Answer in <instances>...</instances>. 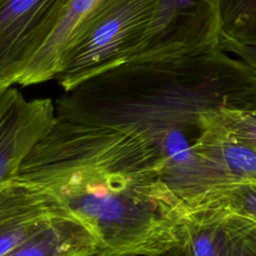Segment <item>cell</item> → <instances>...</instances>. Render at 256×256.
Segmentation results:
<instances>
[{
  "mask_svg": "<svg viewBox=\"0 0 256 256\" xmlns=\"http://www.w3.org/2000/svg\"><path fill=\"white\" fill-rule=\"evenodd\" d=\"M55 115L139 134L163 161L170 208L205 203L213 177L199 151L225 108H256V70L219 47L164 59H134L93 76L56 102Z\"/></svg>",
  "mask_w": 256,
  "mask_h": 256,
  "instance_id": "1",
  "label": "cell"
},
{
  "mask_svg": "<svg viewBox=\"0 0 256 256\" xmlns=\"http://www.w3.org/2000/svg\"><path fill=\"white\" fill-rule=\"evenodd\" d=\"M12 180L56 196L95 236V256H161L182 246L142 144L122 129L56 118Z\"/></svg>",
  "mask_w": 256,
  "mask_h": 256,
  "instance_id": "2",
  "label": "cell"
},
{
  "mask_svg": "<svg viewBox=\"0 0 256 256\" xmlns=\"http://www.w3.org/2000/svg\"><path fill=\"white\" fill-rule=\"evenodd\" d=\"M159 0H100L73 33L54 78L67 92L132 60L139 52Z\"/></svg>",
  "mask_w": 256,
  "mask_h": 256,
  "instance_id": "3",
  "label": "cell"
},
{
  "mask_svg": "<svg viewBox=\"0 0 256 256\" xmlns=\"http://www.w3.org/2000/svg\"><path fill=\"white\" fill-rule=\"evenodd\" d=\"M221 0H159L138 54L152 60L219 47Z\"/></svg>",
  "mask_w": 256,
  "mask_h": 256,
  "instance_id": "4",
  "label": "cell"
},
{
  "mask_svg": "<svg viewBox=\"0 0 256 256\" xmlns=\"http://www.w3.org/2000/svg\"><path fill=\"white\" fill-rule=\"evenodd\" d=\"M64 0H0V90L17 84Z\"/></svg>",
  "mask_w": 256,
  "mask_h": 256,
  "instance_id": "5",
  "label": "cell"
},
{
  "mask_svg": "<svg viewBox=\"0 0 256 256\" xmlns=\"http://www.w3.org/2000/svg\"><path fill=\"white\" fill-rule=\"evenodd\" d=\"M73 215L53 194L9 181L0 185V256H6L52 220Z\"/></svg>",
  "mask_w": 256,
  "mask_h": 256,
  "instance_id": "6",
  "label": "cell"
},
{
  "mask_svg": "<svg viewBox=\"0 0 256 256\" xmlns=\"http://www.w3.org/2000/svg\"><path fill=\"white\" fill-rule=\"evenodd\" d=\"M56 120L51 99L26 100L19 92L0 120V185L15 176L20 164Z\"/></svg>",
  "mask_w": 256,
  "mask_h": 256,
  "instance_id": "7",
  "label": "cell"
},
{
  "mask_svg": "<svg viewBox=\"0 0 256 256\" xmlns=\"http://www.w3.org/2000/svg\"><path fill=\"white\" fill-rule=\"evenodd\" d=\"M186 256H256V219L220 214L180 225Z\"/></svg>",
  "mask_w": 256,
  "mask_h": 256,
  "instance_id": "8",
  "label": "cell"
},
{
  "mask_svg": "<svg viewBox=\"0 0 256 256\" xmlns=\"http://www.w3.org/2000/svg\"><path fill=\"white\" fill-rule=\"evenodd\" d=\"M100 0H64L45 39L28 60L17 84L28 86L51 80L73 33Z\"/></svg>",
  "mask_w": 256,
  "mask_h": 256,
  "instance_id": "9",
  "label": "cell"
},
{
  "mask_svg": "<svg viewBox=\"0 0 256 256\" xmlns=\"http://www.w3.org/2000/svg\"><path fill=\"white\" fill-rule=\"evenodd\" d=\"M98 242L74 215L56 218L25 239L6 256H95Z\"/></svg>",
  "mask_w": 256,
  "mask_h": 256,
  "instance_id": "10",
  "label": "cell"
},
{
  "mask_svg": "<svg viewBox=\"0 0 256 256\" xmlns=\"http://www.w3.org/2000/svg\"><path fill=\"white\" fill-rule=\"evenodd\" d=\"M256 0H221L219 48L256 68Z\"/></svg>",
  "mask_w": 256,
  "mask_h": 256,
  "instance_id": "11",
  "label": "cell"
},
{
  "mask_svg": "<svg viewBox=\"0 0 256 256\" xmlns=\"http://www.w3.org/2000/svg\"><path fill=\"white\" fill-rule=\"evenodd\" d=\"M18 93L19 90L12 86L0 90V120L6 113Z\"/></svg>",
  "mask_w": 256,
  "mask_h": 256,
  "instance_id": "12",
  "label": "cell"
},
{
  "mask_svg": "<svg viewBox=\"0 0 256 256\" xmlns=\"http://www.w3.org/2000/svg\"><path fill=\"white\" fill-rule=\"evenodd\" d=\"M71 256H81V255H71Z\"/></svg>",
  "mask_w": 256,
  "mask_h": 256,
  "instance_id": "13",
  "label": "cell"
}]
</instances>
